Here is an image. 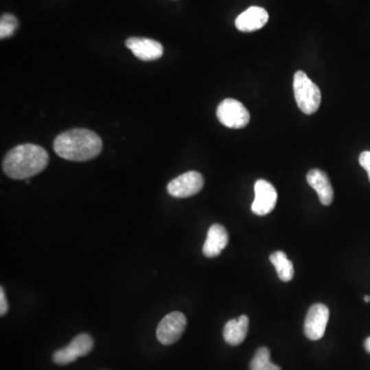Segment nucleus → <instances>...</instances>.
Wrapping results in <instances>:
<instances>
[{"instance_id": "1", "label": "nucleus", "mask_w": 370, "mask_h": 370, "mask_svg": "<svg viewBox=\"0 0 370 370\" xmlns=\"http://www.w3.org/2000/svg\"><path fill=\"white\" fill-rule=\"evenodd\" d=\"M47 150L36 144H21L8 152L2 169L14 181H27L43 172L49 164Z\"/></svg>"}, {"instance_id": "2", "label": "nucleus", "mask_w": 370, "mask_h": 370, "mask_svg": "<svg viewBox=\"0 0 370 370\" xmlns=\"http://www.w3.org/2000/svg\"><path fill=\"white\" fill-rule=\"evenodd\" d=\"M101 138L88 129H72L60 134L54 141V150L60 158L72 162H86L102 152Z\"/></svg>"}, {"instance_id": "3", "label": "nucleus", "mask_w": 370, "mask_h": 370, "mask_svg": "<svg viewBox=\"0 0 370 370\" xmlns=\"http://www.w3.org/2000/svg\"><path fill=\"white\" fill-rule=\"evenodd\" d=\"M295 101L297 106L305 115H313L321 104V92L303 71H297L293 80Z\"/></svg>"}, {"instance_id": "4", "label": "nucleus", "mask_w": 370, "mask_h": 370, "mask_svg": "<svg viewBox=\"0 0 370 370\" xmlns=\"http://www.w3.org/2000/svg\"><path fill=\"white\" fill-rule=\"evenodd\" d=\"M217 119L225 127L231 129H242L250 122L248 109L240 101L227 98L217 107Z\"/></svg>"}, {"instance_id": "5", "label": "nucleus", "mask_w": 370, "mask_h": 370, "mask_svg": "<svg viewBox=\"0 0 370 370\" xmlns=\"http://www.w3.org/2000/svg\"><path fill=\"white\" fill-rule=\"evenodd\" d=\"M186 317L181 312L168 314L157 328V338L164 346H170L181 340L185 332Z\"/></svg>"}, {"instance_id": "6", "label": "nucleus", "mask_w": 370, "mask_h": 370, "mask_svg": "<svg viewBox=\"0 0 370 370\" xmlns=\"http://www.w3.org/2000/svg\"><path fill=\"white\" fill-rule=\"evenodd\" d=\"M94 347V340L86 334L76 336L67 347L54 353L53 360L58 365H67L80 357L86 356Z\"/></svg>"}, {"instance_id": "7", "label": "nucleus", "mask_w": 370, "mask_h": 370, "mask_svg": "<svg viewBox=\"0 0 370 370\" xmlns=\"http://www.w3.org/2000/svg\"><path fill=\"white\" fill-rule=\"evenodd\" d=\"M329 320V309L323 303H315L310 308L303 325L305 336L311 340H319L325 334Z\"/></svg>"}, {"instance_id": "8", "label": "nucleus", "mask_w": 370, "mask_h": 370, "mask_svg": "<svg viewBox=\"0 0 370 370\" xmlns=\"http://www.w3.org/2000/svg\"><path fill=\"white\" fill-rule=\"evenodd\" d=\"M203 186V175L196 171H189L170 181L167 186V190L173 198H185L198 194Z\"/></svg>"}, {"instance_id": "9", "label": "nucleus", "mask_w": 370, "mask_h": 370, "mask_svg": "<svg viewBox=\"0 0 370 370\" xmlns=\"http://www.w3.org/2000/svg\"><path fill=\"white\" fill-rule=\"evenodd\" d=\"M255 198L251 205L252 212L258 216H264L270 214L278 200V194L276 188L268 181L259 179L254 185Z\"/></svg>"}, {"instance_id": "10", "label": "nucleus", "mask_w": 370, "mask_h": 370, "mask_svg": "<svg viewBox=\"0 0 370 370\" xmlns=\"http://www.w3.org/2000/svg\"><path fill=\"white\" fill-rule=\"evenodd\" d=\"M128 49L142 61H154L160 59L164 54L162 43L154 39L144 37H130L126 41Z\"/></svg>"}, {"instance_id": "11", "label": "nucleus", "mask_w": 370, "mask_h": 370, "mask_svg": "<svg viewBox=\"0 0 370 370\" xmlns=\"http://www.w3.org/2000/svg\"><path fill=\"white\" fill-rule=\"evenodd\" d=\"M268 14L260 6H250L235 19V25L241 32H253L259 30L268 23Z\"/></svg>"}, {"instance_id": "12", "label": "nucleus", "mask_w": 370, "mask_h": 370, "mask_svg": "<svg viewBox=\"0 0 370 370\" xmlns=\"http://www.w3.org/2000/svg\"><path fill=\"white\" fill-rule=\"evenodd\" d=\"M229 244V233L221 224H213L207 233L206 241L203 246V253L206 257L214 258L220 255Z\"/></svg>"}, {"instance_id": "13", "label": "nucleus", "mask_w": 370, "mask_h": 370, "mask_svg": "<svg viewBox=\"0 0 370 370\" xmlns=\"http://www.w3.org/2000/svg\"><path fill=\"white\" fill-rule=\"evenodd\" d=\"M307 181L317 192L322 205L324 206L332 205L334 198V187L325 172L319 169H313L308 173Z\"/></svg>"}, {"instance_id": "14", "label": "nucleus", "mask_w": 370, "mask_h": 370, "mask_svg": "<svg viewBox=\"0 0 370 370\" xmlns=\"http://www.w3.org/2000/svg\"><path fill=\"white\" fill-rule=\"evenodd\" d=\"M249 328V318L240 316L238 319L229 320L223 329V338L231 346H239L245 340Z\"/></svg>"}, {"instance_id": "15", "label": "nucleus", "mask_w": 370, "mask_h": 370, "mask_svg": "<svg viewBox=\"0 0 370 370\" xmlns=\"http://www.w3.org/2000/svg\"><path fill=\"white\" fill-rule=\"evenodd\" d=\"M270 262L276 268L279 279L283 282H289L294 277V268L291 260L288 259L286 253L282 251H276L270 254Z\"/></svg>"}, {"instance_id": "16", "label": "nucleus", "mask_w": 370, "mask_h": 370, "mask_svg": "<svg viewBox=\"0 0 370 370\" xmlns=\"http://www.w3.org/2000/svg\"><path fill=\"white\" fill-rule=\"evenodd\" d=\"M250 370H281V369L270 361V350L262 347L256 351L250 363Z\"/></svg>"}, {"instance_id": "17", "label": "nucleus", "mask_w": 370, "mask_h": 370, "mask_svg": "<svg viewBox=\"0 0 370 370\" xmlns=\"http://www.w3.org/2000/svg\"><path fill=\"white\" fill-rule=\"evenodd\" d=\"M19 27V21L14 14H4L0 19V38L12 36Z\"/></svg>"}, {"instance_id": "18", "label": "nucleus", "mask_w": 370, "mask_h": 370, "mask_svg": "<svg viewBox=\"0 0 370 370\" xmlns=\"http://www.w3.org/2000/svg\"><path fill=\"white\" fill-rule=\"evenodd\" d=\"M359 164L369 174L370 181V152H363L359 157Z\"/></svg>"}, {"instance_id": "19", "label": "nucleus", "mask_w": 370, "mask_h": 370, "mask_svg": "<svg viewBox=\"0 0 370 370\" xmlns=\"http://www.w3.org/2000/svg\"><path fill=\"white\" fill-rule=\"evenodd\" d=\"M8 312V301L3 287L0 288V316L3 317Z\"/></svg>"}, {"instance_id": "20", "label": "nucleus", "mask_w": 370, "mask_h": 370, "mask_svg": "<svg viewBox=\"0 0 370 370\" xmlns=\"http://www.w3.org/2000/svg\"><path fill=\"white\" fill-rule=\"evenodd\" d=\"M365 348L370 354V338H367V340H365Z\"/></svg>"}, {"instance_id": "21", "label": "nucleus", "mask_w": 370, "mask_h": 370, "mask_svg": "<svg viewBox=\"0 0 370 370\" xmlns=\"http://www.w3.org/2000/svg\"><path fill=\"white\" fill-rule=\"evenodd\" d=\"M365 303H370V297H369V295H367V297H365Z\"/></svg>"}]
</instances>
